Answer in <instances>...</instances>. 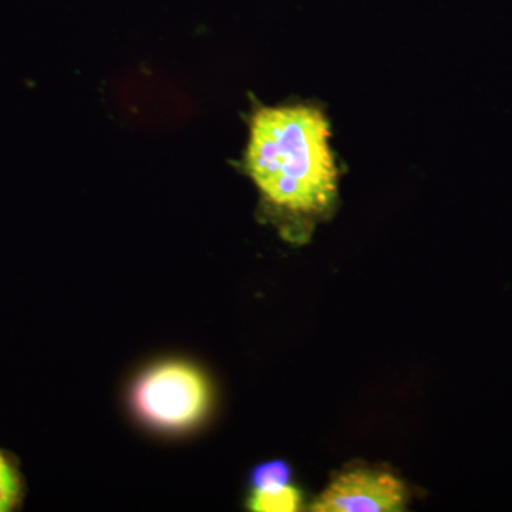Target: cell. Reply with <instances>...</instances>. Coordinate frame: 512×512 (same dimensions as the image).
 Returning a JSON list of instances; mask_svg holds the SVG:
<instances>
[{
  "mask_svg": "<svg viewBox=\"0 0 512 512\" xmlns=\"http://www.w3.org/2000/svg\"><path fill=\"white\" fill-rule=\"evenodd\" d=\"M22 497L23 484L18 468L0 450V512H10L18 508Z\"/></svg>",
  "mask_w": 512,
  "mask_h": 512,
  "instance_id": "5b68a950",
  "label": "cell"
},
{
  "mask_svg": "<svg viewBox=\"0 0 512 512\" xmlns=\"http://www.w3.org/2000/svg\"><path fill=\"white\" fill-rule=\"evenodd\" d=\"M291 480V468L285 461H269L252 471L251 483L254 490L274 491L284 488Z\"/></svg>",
  "mask_w": 512,
  "mask_h": 512,
  "instance_id": "8992f818",
  "label": "cell"
},
{
  "mask_svg": "<svg viewBox=\"0 0 512 512\" xmlns=\"http://www.w3.org/2000/svg\"><path fill=\"white\" fill-rule=\"evenodd\" d=\"M406 491L396 477L377 471H350L329 485L313 504L318 512L402 511Z\"/></svg>",
  "mask_w": 512,
  "mask_h": 512,
  "instance_id": "3957f363",
  "label": "cell"
},
{
  "mask_svg": "<svg viewBox=\"0 0 512 512\" xmlns=\"http://www.w3.org/2000/svg\"><path fill=\"white\" fill-rule=\"evenodd\" d=\"M301 507V494L292 485L274 491L254 490L249 508L259 512H293Z\"/></svg>",
  "mask_w": 512,
  "mask_h": 512,
  "instance_id": "277c9868",
  "label": "cell"
},
{
  "mask_svg": "<svg viewBox=\"0 0 512 512\" xmlns=\"http://www.w3.org/2000/svg\"><path fill=\"white\" fill-rule=\"evenodd\" d=\"M245 165L266 201L281 210L316 214L338 190L330 126L318 107H261L252 114Z\"/></svg>",
  "mask_w": 512,
  "mask_h": 512,
  "instance_id": "6da1fadb",
  "label": "cell"
},
{
  "mask_svg": "<svg viewBox=\"0 0 512 512\" xmlns=\"http://www.w3.org/2000/svg\"><path fill=\"white\" fill-rule=\"evenodd\" d=\"M205 376L190 363H158L138 377L131 390L134 412L157 430L184 431L200 423L210 407Z\"/></svg>",
  "mask_w": 512,
  "mask_h": 512,
  "instance_id": "7a4b0ae2",
  "label": "cell"
}]
</instances>
